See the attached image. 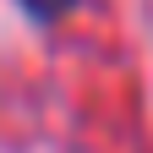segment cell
Segmentation results:
<instances>
[{
	"instance_id": "1",
	"label": "cell",
	"mask_w": 153,
	"mask_h": 153,
	"mask_svg": "<svg viewBox=\"0 0 153 153\" xmlns=\"http://www.w3.org/2000/svg\"><path fill=\"white\" fill-rule=\"evenodd\" d=\"M22 6L38 16V22H55V16H66V11L76 6V0H22Z\"/></svg>"
}]
</instances>
